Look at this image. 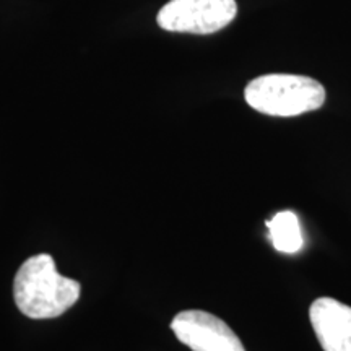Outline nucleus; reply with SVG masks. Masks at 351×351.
I'll use <instances>...</instances> for the list:
<instances>
[{"instance_id": "f257e3e1", "label": "nucleus", "mask_w": 351, "mask_h": 351, "mask_svg": "<svg viewBox=\"0 0 351 351\" xmlns=\"http://www.w3.org/2000/svg\"><path fill=\"white\" fill-rule=\"evenodd\" d=\"M80 283L60 275L49 254L21 263L13 282L15 304L29 319H52L69 311L80 298Z\"/></svg>"}, {"instance_id": "f03ea898", "label": "nucleus", "mask_w": 351, "mask_h": 351, "mask_svg": "<svg viewBox=\"0 0 351 351\" xmlns=\"http://www.w3.org/2000/svg\"><path fill=\"white\" fill-rule=\"evenodd\" d=\"M244 98L256 111L274 117H295L326 103V88L311 77L270 73L254 78Z\"/></svg>"}, {"instance_id": "7ed1b4c3", "label": "nucleus", "mask_w": 351, "mask_h": 351, "mask_svg": "<svg viewBox=\"0 0 351 351\" xmlns=\"http://www.w3.org/2000/svg\"><path fill=\"white\" fill-rule=\"evenodd\" d=\"M236 0H169L156 16L160 28L171 33L213 34L236 19Z\"/></svg>"}, {"instance_id": "20e7f679", "label": "nucleus", "mask_w": 351, "mask_h": 351, "mask_svg": "<svg viewBox=\"0 0 351 351\" xmlns=\"http://www.w3.org/2000/svg\"><path fill=\"white\" fill-rule=\"evenodd\" d=\"M178 340L192 351H245L226 322L204 311H182L171 322Z\"/></svg>"}, {"instance_id": "39448f33", "label": "nucleus", "mask_w": 351, "mask_h": 351, "mask_svg": "<svg viewBox=\"0 0 351 351\" xmlns=\"http://www.w3.org/2000/svg\"><path fill=\"white\" fill-rule=\"evenodd\" d=\"M309 319L324 351H351V307L332 298L311 304Z\"/></svg>"}, {"instance_id": "423d86ee", "label": "nucleus", "mask_w": 351, "mask_h": 351, "mask_svg": "<svg viewBox=\"0 0 351 351\" xmlns=\"http://www.w3.org/2000/svg\"><path fill=\"white\" fill-rule=\"evenodd\" d=\"M270 232V241L278 252L296 254L302 249L304 239L300 225V218L295 212H278L274 218L267 221Z\"/></svg>"}]
</instances>
